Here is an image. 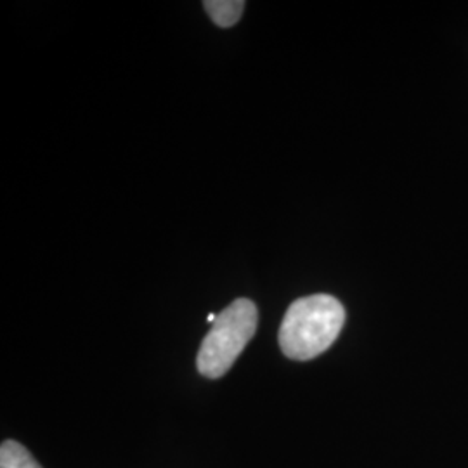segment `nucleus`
Instances as JSON below:
<instances>
[{
	"label": "nucleus",
	"instance_id": "nucleus-4",
	"mask_svg": "<svg viewBox=\"0 0 468 468\" xmlns=\"http://www.w3.org/2000/svg\"><path fill=\"white\" fill-rule=\"evenodd\" d=\"M0 468H42L23 444L4 441L0 446Z\"/></svg>",
	"mask_w": 468,
	"mask_h": 468
},
{
	"label": "nucleus",
	"instance_id": "nucleus-2",
	"mask_svg": "<svg viewBox=\"0 0 468 468\" xmlns=\"http://www.w3.org/2000/svg\"><path fill=\"white\" fill-rule=\"evenodd\" d=\"M259 313L253 302L238 299L229 303L201 342L197 367L207 378H220L233 368L234 361L257 332Z\"/></svg>",
	"mask_w": 468,
	"mask_h": 468
},
{
	"label": "nucleus",
	"instance_id": "nucleus-1",
	"mask_svg": "<svg viewBox=\"0 0 468 468\" xmlns=\"http://www.w3.org/2000/svg\"><path fill=\"white\" fill-rule=\"evenodd\" d=\"M346 323V309L332 295H311L293 302L280 328L286 357L309 361L332 347Z\"/></svg>",
	"mask_w": 468,
	"mask_h": 468
},
{
	"label": "nucleus",
	"instance_id": "nucleus-3",
	"mask_svg": "<svg viewBox=\"0 0 468 468\" xmlns=\"http://www.w3.org/2000/svg\"><path fill=\"white\" fill-rule=\"evenodd\" d=\"M203 7L207 9V13L212 17V21L222 27H233L238 23V19L243 15L245 9V2L241 0H207L203 2Z\"/></svg>",
	"mask_w": 468,
	"mask_h": 468
}]
</instances>
